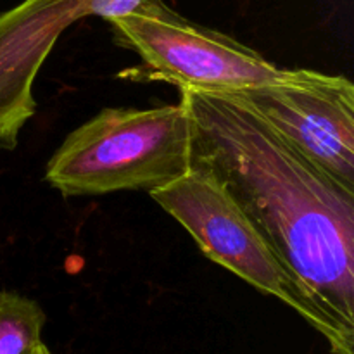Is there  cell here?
<instances>
[{
    "instance_id": "1",
    "label": "cell",
    "mask_w": 354,
    "mask_h": 354,
    "mask_svg": "<svg viewBox=\"0 0 354 354\" xmlns=\"http://www.w3.org/2000/svg\"><path fill=\"white\" fill-rule=\"evenodd\" d=\"M192 166L216 176L354 354V192L228 92L180 88Z\"/></svg>"
},
{
    "instance_id": "2",
    "label": "cell",
    "mask_w": 354,
    "mask_h": 354,
    "mask_svg": "<svg viewBox=\"0 0 354 354\" xmlns=\"http://www.w3.org/2000/svg\"><path fill=\"white\" fill-rule=\"evenodd\" d=\"M192 165L187 107H106L66 137L45 169L62 196H102L168 185Z\"/></svg>"
},
{
    "instance_id": "3",
    "label": "cell",
    "mask_w": 354,
    "mask_h": 354,
    "mask_svg": "<svg viewBox=\"0 0 354 354\" xmlns=\"http://www.w3.org/2000/svg\"><path fill=\"white\" fill-rule=\"evenodd\" d=\"M151 197L185 227L211 261L297 311L337 354V339L325 315L216 176L190 165L185 175L152 190Z\"/></svg>"
},
{
    "instance_id": "4",
    "label": "cell",
    "mask_w": 354,
    "mask_h": 354,
    "mask_svg": "<svg viewBox=\"0 0 354 354\" xmlns=\"http://www.w3.org/2000/svg\"><path fill=\"white\" fill-rule=\"evenodd\" d=\"M109 24L118 44L137 52L159 78L180 88L237 92L290 75V69H280L228 35L183 19L162 0H149Z\"/></svg>"
},
{
    "instance_id": "5",
    "label": "cell",
    "mask_w": 354,
    "mask_h": 354,
    "mask_svg": "<svg viewBox=\"0 0 354 354\" xmlns=\"http://www.w3.org/2000/svg\"><path fill=\"white\" fill-rule=\"evenodd\" d=\"M234 93L287 144L354 192V85L346 76L290 69L282 82Z\"/></svg>"
},
{
    "instance_id": "6",
    "label": "cell",
    "mask_w": 354,
    "mask_h": 354,
    "mask_svg": "<svg viewBox=\"0 0 354 354\" xmlns=\"http://www.w3.org/2000/svg\"><path fill=\"white\" fill-rule=\"evenodd\" d=\"M88 16V0H24L0 14V147L12 151L37 111L33 82L62 31Z\"/></svg>"
},
{
    "instance_id": "7",
    "label": "cell",
    "mask_w": 354,
    "mask_h": 354,
    "mask_svg": "<svg viewBox=\"0 0 354 354\" xmlns=\"http://www.w3.org/2000/svg\"><path fill=\"white\" fill-rule=\"evenodd\" d=\"M44 310L37 301L0 290V354H26L41 342Z\"/></svg>"
},
{
    "instance_id": "8",
    "label": "cell",
    "mask_w": 354,
    "mask_h": 354,
    "mask_svg": "<svg viewBox=\"0 0 354 354\" xmlns=\"http://www.w3.org/2000/svg\"><path fill=\"white\" fill-rule=\"evenodd\" d=\"M149 0H88V16H99L109 21L124 16Z\"/></svg>"
},
{
    "instance_id": "9",
    "label": "cell",
    "mask_w": 354,
    "mask_h": 354,
    "mask_svg": "<svg viewBox=\"0 0 354 354\" xmlns=\"http://www.w3.org/2000/svg\"><path fill=\"white\" fill-rule=\"evenodd\" d=\"M26 354H52V353H50V349L44 344V342H38V344L33 346V348H31Z\"/></svg>"
}]
</instances>
